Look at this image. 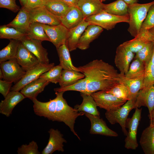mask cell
I'll use <instances>...</instances> for the list:
<instances>
[{"instance_id": "6da1fadb", "label": "cell", "mask_w": 154, "mask_h": 154, "mask_svg": "<svg viewBox=\"0 0 154 154\" xmlns=\"http://www.w3.org/2000/svg\"><path fill=\"white\" fill-rule=\"evenodd\" d=\"M64 92H56V97L48 102H43L37 98L33 100V109L35 114L52 121L63 122L70 128L74 135L80 138L74 129L75 120L79 116L84 115V112H78L70 106L63 94Z\"/></svg>"}, {"instance_id": "7a4b0ae2", "label": "cell", "mask_w": 154, "mask_h": 154, "mask_svg": "<svg viewBox=\"0 0 154 154\" xmlns=\"http://www.w3.org/2000/svg\"><path fill=\"white\" fill-rule=\"evenodd\" d=\"M78 68L87 80V94L107 91L121 81L123 75L112 66L102 60H94Z\"/></svg>"}, {"instance_id": "3957f363", "label": "cell", "mask_w": 154, "mask_h": 154, "mask_svg": "<svg viewBox=\"0 0 154 154\" xmlns=\"http://www.w3.org/2000/svg\"><path fill=\"white\" fill-rule=\"evenodd\" d=\"M154 3L153 1L147 3H136L128 5L129 21L127 31L132 37H135L139 33L149 8Z\"/></svg>"}, {"instance_id": "277c9868", "label": "cell", "mask_w": 154, "mask_h": 154, "mask_svg": "<svg viewBox=\"0 0 154 154\" xmlns=\"http://www.w3.org/2000/svg\"><path fill=\"white\" fill-rule=\"evenodd\" d=\"M135 100L127 101L122 106L116 109L106 111V118L112 124L119 123L122 131L126 136L127 134L126 129V122L129 113L133 109L135 108Z\"/></svg>"}, {"instance_id": "5b68a950", "label": "cell", "mask_w": 154, "mask_h": 154, "mask_svg": "<svg viewBox=\"0 0 154 154\" xmlns=\"http://www.w3.org/2000/svg\"><path fill=\"white\" fill-rule=\"evenodd\" d=\"M85 20L90 25L99 26L103 29L109 30L114 28L118 23L125 22L128 23L129 15L119 16L108 13L104 11L98 14L91 15Z\"/></svg>"}, {"instance_id": "8992f818", "label": "cell", "mask_w": 154, "mask_h": 154, "mask_svg": "<svg viewBox=\"0 0 154 154\" xmlns=\"http://www.w3.org/2000/svg\"><path fill=\"white\" fill-rule=\"evenodd\" d=\"M135 112L131 118H127L126 127L128 129L125 140V147L127 149L135 150L137 147V129L141 117L142 109L135 108Z\"/></svg>"}, {"instance_id": "52a82bcc", "label": "cell", "mask_w": 154, "mask_h": 154, "mask_svg": "<svg viewBox=\"0 0 154 154\" xmlns=\"http://www.w3.org/2000/svg\"><path fill=\"white\" fill-rule=\"evenodd\" d=\"M97 106L106 111L112 110L119 108L126 102L117 98L105 91H99L92 93Z\"/></svg>"}, {"instance_id": "ba28073f", "label": "cell", "mask_w": 154, "mask_h": 154, "mask_svg": "<svg viewBox=\"0 0 154 154\" xmlns=\"http://www.w3.org/2000/svg\"><path fill=\"white\" fill-rule=\"evenodd\" d=\"M0 63V68L3 74V79L16 83L25 74L24 70L17 62L15 58Z\"/></svg>"}, {"instance_id": "9c48e42d", "label": "cell", "mask_w": 154, "mask_h": 154, "mask_svg": "<svg viewBox=\"0 0 154 154\" xmlns=\"http://www.w3.org/2000/svg\"><path fill=\"white\" fill-rule=\"evenodd\" d=\"M54 66V63L40 64L26 71L23 77L11 87L10 91L19 92L26 85L39 78L42 74Z\"/></svg>"}, {"instance_id": "30bf717a", "label": "cell", "mask_w": 154, "mask_h": 154, "mask_svg": "<svg viewBox=\"0 0 154 154\" xmlns=\"http://www.w3.org/2000/svg\"><path fill=\"white\" fill-rule=\"evenodd\" d=\"M29 11L30 23L38 22L50 26L61 23L60 18L51 13L44 6Z\"/></svg>"}, {"instance_id": "8fae6325", "label": "cell", "mask_w": 154, "mask_h": 154, "mask_svg": "<svg viewBox=\"0 0 154 154\" xmlns=\"http://www.w3.org/2000/svg\"><path fill=\"white\" fill-rule=\"evenodd\" d=\"M134 56V53L121 44L117 47L114 63L121 75H125L126 74Z\"/></svg>"}, {"instance_id": "7c38bea8", "label": "cell", "mask_w": 154, "mask_h": 154, "mask_svg": "<svg viewBox=\"0 0 154 154\" xmlns=\"http://www.w3.org/2000/svg\"><path fill=\"white\" fill-rule=\"evenodd\" d=\"M15 58L18 64L26 71L42 64L21 41L19 44Z\"/></svg>"}, {"instance_id": "4fadbf2b", "label": "cell", "mask_w": 154, "mask_h": 154, "mask_svg": "<svg viewBox=\"0 0 154 154\" xmlns=\"http://www.w3.org/2000/svg\"><path fill=\"white\" fill-rule=\"evenodd\" d=\"M43 27L50 42L56 48L65 43L68 29L61 23L55 26L43 24Z\"/></svg>"}, {"instance_id": "5bb4252c", "label": "cell", "mask_w": 154, "mask_h": 154, "mask_svg": "<svg viewBox=\"0 0 154 154\" xmlns=\"http://www.w3.org/2000/svg\"><path fill=\"white\" fill-rule=\"evenodd\" d=\"M21 42L36 57L40 64H49L47 50L42 46V41L26 37Z\"/></svg>"}, {"instance_id": "9a60e30c", "label": "cell", "mask_w": 154, "mask_h": 154, "mask_svg": "<svg viewBox=\"0 0 154 154\" xmlns=\"http://www.w3.org/2000/svg\"><path fill=\"white\" fill-rule=\"evenodd\" d=\"M49 137L47 145L41 152L42 154H52L57 151H64V143L67 141L63 137V135L57 129L51 128L48 131Z\"/></svg>"}, {"instance_id": "2e32d148", "label": "cell", "mask_w": 154, "mask_h": 154, "mask_svg": "<svg viewBox=\"0 0 154 154\" xmlns=\"http://www.w3.org/2000/svg\"><path fill=\"white\" fill-rule=\"evenodd\" d=\"M84 115L90 120L91 127L90 133L91 134H99L106 136L116 137L118 134L109 128L105 122L100 117L84 112Z\"/></svg>"}, {"instance_id": "e0dca14e", "label": "cell", "mask_w": 154, "mask_h": 154, "mask_svg": "<svg viewBox=\"0 0 154 154\" xmlns=\"http://www.w3.org/2000/svg\"><path fill=\"white\" fill-rule=\"evenodd\" d=\"M135 108L141 106L147 107L149 114L154 110V84L144 87L138 92L135 101Z\"/></svg>"}, {"instance_id": "ac0fdd59", "label": "cell", "mask_w": 154, "mask_h": 154, "mask_svg": "<svg viewBox=\"0 0 154 154\" xmlns=\"http://www.w3.org/2000/svg\"><path fill=\"white\" fill-rule=\"evenodd\" d=\"M25 98L20 92L10 91L0 102V113L9 117L15 106Z\"/></svg>"}, {"instance_id": "d6986e66", "label": "cell", "mask_w": 154, "mask_h": 154, "mask_svg": "<svg viewBox=\"0 0 154 154\" xmlns=\"http://www.w3.org/2000/svg\"><path fill=\"white\" fill-rule=\"evenodd\" d=\"M149 41H153V39L149 30L141 29L134 38L121 44L133 52L136 53Z\"/></svg>"}, {"instance_id": "ffe728a7", "label": "cell", "mask_w": 154, "mask_h": 154, "mask_svg": "<svg viewBox=\"0 0 154 154\" xmlns=\"http://www.w3.org/2000/svg\"><path fill=\"white\" fill-rule=\"evenodd\" d=\"M90 25L89 22L84 19L77 26L68 30L65 44L70 51L74 50L77 48L81 36Z\"/></svg>"}, {"instance_id": "44dd1931", "label": "cell", "mask_w": 154, "mask_h": 154, "mask_svg": "<svg viewBox=\"0 0 154 154\" xmlns=\"http://www.w3.org/2000/svg\"><path fill=\"white\" fill-rule=\"evenodd\" d=\"M103 29L98 26L89 25L81 36L77 44V48L82 50L88 48L90 43L98 37L103 31Z\"/></svg>"}, {"instance_id": "7402d4cb", "label": "cell", "mask_w": 154, "mask_h": 154, "mask_svg": "<svg viewBox=\"0 0 154 154\" xmlns=\"http://www.w3.org/2000/svg\"><path fill=\"white\" fill-rule=\"evenodd\" d=\"M60 19L61 23L68 29L77 26L85 19L81 11L74 6H70L66 13Z\"/></svg>"}, {"instance_id": "603a6c76", "label": "cell", "mask_w": 154, "mask_h": 154, "mask_svg": "<svg viewBox=\"0 0 154 154\" xmlns=\"http://www.w3.org/2000/svg\"><path fill=\"white\" fill-rule=\"evenodd\" d=\"M104 5L101 0H78L77 7L82 12L85 19L104 11Z\"/></svg>"}, {"instance_id": "cb8c5ba5", "label": "cell", "mask_w": 154, "mask_h": 154, "mask_svg": "<svg viewBox=\"0 0 154 154\" xmlns=\"http://www.w3.org/2000/svg\"><path fill=\"white\" fill-rule=\"evenodd\" d=\"M50 82L40 78L33 81L25 86L20 91V92L25 98L32 101L42 92L45 88Z\"/></svg>"}, {"instance_id": "d4e9b609", "label": "cell", "mask_w": 154, "mask_h": 154, "mask_svg": "<svg viewBox=\"0 0 154 154\" xmlns=\"http://www.w3.org/2000/svg\"><path fill=\"white\" fill-rule=\"evenodd\" d=\"M30 23L29 11L25 7H22L15 18L6 25L26 34Z\"/></svg>"}, {"instance_id": "484cf974", "label": "cell", "mask_w": 154, "mask_h": 154, "mask_svg": "<svg viewBox=\"0 0 154 154\" xmlns=\"http://www.w3.org/2000/svg\"><path fill=\"white\" fill-rule=\"evenodd\" d=\"M139 143L145 154H154V125H150L143 130Z\"/></svg>"}, {"instance_id": "4316f807", "label": "cell", "mask_w": 154, "mask_h": 154, "mask_svg": "<svg viewBox=\"0 0 154 154\" xmlns=\"http://www.w3.org/2000/svg\"><path fill=\"white\" fill-rule=\"evenodd\" d=\"M83 100L80 105L74 106L78 112H84L92 115L100 117V113L97 108V105L91 95L80 93Z\"/></svg>"}, {"instance_id": "83f0119b", "label": "cell", "mask_w": 154, "mask_h": 154, "mask_svg": "<svg viewBox=\"0 0 154 154\" xmlns=\"http://www.w3.org/2000/svg\"><path fill=\"white\" fill-rule=\"evenodd\" d=\"M56 48L59 59V65L63 69L80 72L78 68L76 67L73 65L70 56V51L65 43Z\"/></svg>"}, {"instance_id": "f1b7e54d", "label": "cell", "mask_w": 154, "mask_h": 154, "mask_svg": "<svg viewBox=\"0 0 154 154\" xmlns=\"http://www.w3.org/2000/svg\"><path fill=\"white\" fill-rule=\"evenodd\" d=\"M43 5L51 13L60 18L66 13L70 7L62 0H44Z\"/></svg>"}, {"instance_id": "f546056e", "label": "cell", "mask_w": 154, "mask_h": 154, "mask_svg": "<svg viewBox=\"0 0 154 154\" xmlns=\"http://www.w3.org/2000/svg\"><path fill=\"white\" fill-rule=\"evenodd\" d=\"M43 24L38 22L30 23L26 33V37L28 38L41 40L50 41L43 27Z\"/></svg>"}, {"instance_id": "4dcf8cb0", "label": "cell", "mask_w": 154, "mask_h": 154, "mask_svg": "<svg viewBox=\"0 0 154 154\" xmlns=\"http://www.w3.org/2000/svg\"><path fill=\"white\" fill-rule=\"evenodd\" d=\"M85 77L84 74L80 72L63 69L58 83L60 87H66Z\"/></svg>"}, {"instance_id": "1f68e13d", "label": "cell", "mask_w": 154, "mask_h": 154, "mask_svg": "<svg viewBox=\"0 0 154 154\" xmlns=\"http://www.w3.org/2000/svg\"><path fill=\"white\" fill-rule=\"evenodd\" d=\"M128 5L123 0H117L108 4H104V11L113 15L123 16L129 15Z\"/></svg>"}, {"instance_id": "d6a6232c", "label": "cell", "mask_w": 154, "mask_h": 154, "mask_svg": "<svg viewBox=\"0 0 154 154\" xmlns=\"http://www.w3.org/2000/svg\"><path fill=\"white\" fill-rule=\"evenodd\" d=\"M122 76L121 82L127 87L129 91V100H136L137 95L139 91L143 88L144 86V76L140 78L128 79Z\"/></svg>"}, {"instance_id": "836d02e7", "label": "cell", "mask_w": 154, "mask_h": 154, "mask_svg": "<svg viewBox=\"0 0 154 154\" xmlns=\"http://www.w3.org/2000/svg\"><path fill=\"white\" fill-rule=\"evenodd\" d=\"M146 67L143 62L135 58L130 65L128 71L124 76L128 79H135L143 77Z\"/></svg>"}, {"instance_id": "e575fe53", "label": "cell", "mask_w": 154, "mask_h": 154, "mask_svg": "<svg viewBox=\"0 0 154 154\" xmlns=\"http://www.w3.org/2000/svg\"><path fill=\"white\" fill-rule=\"evenodd\" d=\"M20 42L10 40L9 44L0 51V63L15 58Z\"/></svg>"}, {"instance_id": "d590c367", "label": "cell", "mask_w": 154, "mask_h": 154, "mask_svg": "<svg viewBox=\"0 0 154 154\" xmlns=\"http://www.w3.org/2000/svg\"><path fill=\"white\" fill-rule=\"evenodd\" d=\"M26 37V34L6 25L0 27V38L14 39L21 41Z\"/></svg>"}, {"instance_id": "8d00e7d4", "label": "cell", "mask_w": 154, "mask_h": 154, "mask_svg": "<svg viewBox=\"0 0 154 154\" xmlns=\"http://www.w3.org/2000/svg\"><path fill=\"white\" fill-rule=\"evenodd\" d=\"M154 50V42L153 41H149L136 53L135 58L143 62L146 66L152 58Z\"/></svg>"}, {"instance_id": "74e56055", "label": "cell", "mask_w": 154, "mask_h": 154, "mask_svg": "<svg viewBox=\"0 0 154 154\" xmlns=\"http://www.w3.org/2000/svg\"><path fill=\"white\" fill-rule=\"evenodd\" d=\"M63 68L59 65L54 66L42 74L40 78L50 82L56 84L59 82Z\"/></svg>"}, {"instance_id": "f35d334b", "label": "cell", "mask_w": 154, "mask_h": 154, "mask_svg": "<svg viewBox=\"0 0 154 154\" xmlns=\"http://www.w3.org/2000/svg\"><path fill=\"white\" fill-rule=\"evenodd\" d=\"M106 92L123 100H129V91L127 86L121 81L116 84Z\"/></svg>"}, {"instance_id": "ab89813d", "label": "cell", "mask_w": 154, "mask_h": 154, "mask_svg": "<svg viewBox=\"0 0 154 154\" xmlns=\"http://www.w3.org/2000/svg\"><path fill=\"white\" fill-rule=\"evenodd\" d=\"M87 86V80L85 77L73 84L66 87L56 88L54 89V90L55 92L74 91L86 94Z\"/></svg>"}, {"instance_id": "60d3db41", "label": "cell", "mask_w": 154, "mask_h": 154, "mask_svg": "<svg viewBox=\"0 0 154 154\" xmlns=\"http://www.w3.org/2000/svg\"><path fill=\"white\" fill-rule=\"evenodd\" d=\"M151 84H154V50L152 58L146 67L143 87Z\"/></svg>"}, {"instance_id": "b9f144b4", "label": "cell", "mask_w": 154, "mask_h": 154, "mask_svg": "<svg viewBox=\"0 0 154 154\" xmlns=\"http://www.w3.org/2000/svg\"><path fill=\"white\" fill-rule=\"evenodd\" d=\"M18 154H40L38 145L35 141H32L27 145L23 144L18 148Z\"/></svg>"}, {"instance_id": "7bdbcfd3", "label": "cell", "mask_w": 154, "mask_h": 154, "mask_svg": "<svg viewBox=\"0 0 154 154\" xmlns=\"http://www.w3.org/2000/svg\"><path fill=\"white\" fill-rule=\"evenodd\" d=\"M153 27H154V3L149 8L146 16L141 25L140 30H149Z\"/></svg>"}, {"instance_id": "ee69618b", "label": "cell", "mask_w": 154, "mask_h": 154, "mask_svg": "<svg viewBox=\"0 0 154 154\" xmlns=\"http://www.w3.org/2000/svg\"><path fill=\"white\" fill-rule=\"evenodd\" d=\"M0 7L7 9L14 13L17 12L20 9L16 4V0H0Z\"/></svg>"}, {"instance_id": "f6af8a7d", "label": "cell", "mask_w": 154, "mask_h": 154, "mask_svg": "<svg viewBox=\"0 0 154 154\" xmlns=\"http://www.w3.org/2000/svg\"><path fill=\"white\" fill-rule=\"evenodd\" d=\"M13 82L5 80H0V93L5 98L10 91Z\"/></svg>"}, {"instance_id": "bcb514c9", "label": "cell", "mask_w": 154, "mask_h": 154, "mask_svg": "<svg viewBox=\"0 0 154 154\" xmlns=\"http://www.w3.org/2000/svg\"><path fill=\"white\" fill-rule=\"evenodd\" d=\"M44 0H27L25 6L24 7L28 10L43 6Z\"/></svg>"}, {"instance_id": "7dc6e473", "label": "cell", "mask_w": 154, "mask_h": 154, "mask_svg": "<svg viewBox=\"0 0 154 154\" xmlns=\"http://www.w3.org/2000/svg\"><path fill=\"white\" fill-rule=\"evenodd\" d=\"M69 6H74L77 7L78 0H62Z\"/></svg>"}, {"instance_id": "c3c4849f", "label": "cell", "mask_w": 154, "mask_h": 154, "mask_svg": "<svg viewBox=\"0 0 154 154\" xmlns=\"http://www.w3.org/2000/svg\"><path fill=\"white\" fill-rule=\"evenodd\" d=\"M128 5L137 3L138 0H123Z\"/></svg>"}, {"instance_id": "681fc988", "label": "cell", "mask_w": 154, "mask_h": 154, "mask_svg": "<svg viewBox=\"0 0 154 154\" xmlns=\"http://www.w3.org/2000/svg\"><path fill=\"white\" fill-rule=\"evenodd\" d=\"M152 36L153 41L154 43V27L149 30Z\"/></svg>"}, {"instance_id": "f907efd6", "label": "cell", "mask_w": 154, "mask_h": 154, "mask_svg": "<svg viewBox=\"0 0 154 154\" xmlns=\"http://www.w3.org/2000/svg\"><path fill=\"white\" fill-rule=\"evenodd\" d=\"M22 7H24L26 4L27 0H19Z\"/></svg>"}, {"instance_id": "816d5d0a", "label": "cell", "mask_w": 154, "mask_h": 154, "mask_svg": "<svg viewBox=\"0 0 154 154\" xmlns=\"http://www.w3.org/2000/svg\"><path fill=\"white\" fill-rule=\"evenodd\" d=\"M148 116L150 119H152L154 117V110L152 111L150 115H149Z\"/></svg>"}, {"instance_id": "f5cc1de1", "label": "cell", "mask_w": 154, "mask_h": 154, "mask_svg": "<svg viewBox=\"0 0 154 154\" xmlns=\"http://www.w3.org/2000/svg\"><path fill=\"white\" fill-rule=\"evenodd\" d=\"M3 74L2 72V71L0 68V80H2V79H3Z\"/></svg>"}, {"instance_id": "db71d44e", "label": "cell", "mask_w": 154, "mask_h": 154, "mask_svg": "<svg viewBox=\"0 0 154 154\" xmlns=\"http://www.w3.org/2000/svg\"><path fill=\"white\" fill-rule=\"evenodd\" d=\"M150 125H154V120L153 119H151L150 121Z\"/></svg>"}, {"instance_id": "11a10c76", "label": "cell", "mask_w": 154, "mask_h": 154, "mask_svg": "<svg viewBox=\"0 0 154 154\" xmlns=\"http://www.w3.org/2000/svg\"><path fill=\"white\" fill-rule=\"evenodd\" d=\"M107 0H101L102 1H104Z\"/></svg>"}]
</instances>
